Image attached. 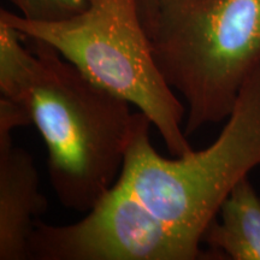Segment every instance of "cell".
<instances>
[{
	"mask_svg": "<svg viewBox=\"0 0 260 260\" xmlns=\"http://www.w3.org/2000/svg\"><path fill=\"white\" fill-rule=\"evenodd\" d=\"M140 15L186 135L226 119L260 64V0H154Z\"/></svg>",
	"mask_w": 260,
	"mask_h": 260,
	"instance_id": "cell-2",
	"label": "cell"
},
{
	"mask_svg": "<svg viewBox=\"0 0 260 260\" xmlns=\"http://www.w3.org/2000/svg\"><path fill=\"white\" fill-rule=\"evenodd\" d=\"M19 16L34 22H59L81 14L90 0H9Z\"/></svg>",
	"mask_w": 260,
	"mask_h": 260,
	"instance_id": "cell-8",
	"label": "cell"
},
{
	"mask_svg": "<svg viewBox=\"0 0 260 260\" xmlns=\"http://www.w3.org/2000/svg\"><path fill=\"white\" fill-rule=\"evenodd\" d=\"M0 22L39 39L109 92L148 117L172 157L194 149L181 124L186 106L155 63L139 0H90L88 8L59 22H34L0 10Z\"/></svg>",
	"mask_w": 260,
	"mask_h": 260,
	"instance_id": "cell-4",
	"label": "cell"
},
{
	"mask_svg": "<svg viewBox=\"0 0 260 260\" xmlns=\"http://www.w3.org/2000/svg\"><path fill=\"white\" fill-rule=\"evenodd\" d=\"M9 130L0 129V260L30 259L35 224L46 212L31 154L17 147Z\"/></svg>",
	"mask_w": 260,
	"mask_h": 260,
	"instance_id": "cell-6",
	"label": "cell"
},
{
	"mask_svg": "<svg viewBox=\"0 0 260 260\" xmlns=\"http://www.w3.org/2000/svg\"><path fill=\"white\" fill-rule=\"evenodd\" d=\"M29 253L34 260H218L116 186L79 222L52 225L39 219Z\"/></svg>",
	"mask_w": 260,
	"mask_h": 260,
	"instance_id": "cell-5",
	"label": "cell"
},
{
	"mask_svg": "<svg viewBox=\"0 0 260 260\" xmlns=\"http://www.w3.org/2000/svg\"><path fill=\"white\" fill-rule=\"evenodd\" d=\"M154 0H139V8H140V11H141V10H144V9H146V8H148L149 5L152 4V3H153Z\"/></svg>",
	"mask_w": 260,
	"mask_h": 260,
	"instance_id": "cell-9",
	"label": "cell"
},
{
	"mask_svg": "<svg viewBox=\"0 0 260 260\" xmlns=\"http://www.w3.org/2000/svg\"><path fill=\"white\" fill-rule=\"evenodd\" d=\"M201 242L219 260H260V198L248 176L236 183L220 205Z\"/></svg>",
	"mask_w": 260,
	"mask_h": 260,
	"instance_id": "cell-7",
	"label": "cell"
},
{
	"mask_svg": "<svg viewBox=\"0 0 260 260\" xmlns=\"http://www.w3.org/2000/svg\"><path fill=\"white\" fill-rule=\"evenodd\" d=\"M152 122L135 113L116 187L169 229L200 247L203 234L240 180L260 165V64L243 84L226 124L209 147L164 158L149 138Z\"/></svg>",
	"mask_w": 260,
	"mask_h": 260,
	"instance_id": "cell-3",
	"label": "cell"
},
{
	"mask_svg": "<svg viewBox=\"0 0 260 260\" xmlns=\"http://www.w3.org/2000/svg\"><path fill=\"white\" fill-rule=\"evenodd\" d=\"M0 94L27 107L48 151L52 189L88 212L115 186L135 113L57 50L0 22Z\"/></svg>",
	"mask_w": 260,
	"mask_h": 260,
	"instance_id": "cell-1",
	"label": "cell"
}]
</instances>
